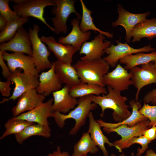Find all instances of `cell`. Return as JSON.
Listing matches in <instances>:
<instances>
[{
  "label": "cell",
  "mask_w": 156,
  "mask_h": 156,
  "mask_svg": "<svg viewBox=\"0 0 156 156\" xmlns=\"http://www.w3.org/2000/svg\"><path fill=\"white\" fill-rule=\"evenodd\" d=\"M154 64V66L156 68V59L153 61Z\"/></svg>",
  "instance_id": "obj_44"
},
{
  "label": "cell",
  "mask_w": 156,
  "mask_h": 156,
  "mask_svg": "<svg viewBox=\"0 0 156 156\" xmlns=\"http://www.w3.org/2000/svg\"><path fill=\"white\" fill-rule=\"evenodd\" d=\"M3 51L0 50V65L2 69V74L4 78L7 79L10 76L11 72L8 66L4 62L3 55Z\"/></svg>",
  "instance_id": "obj_38"
},
{
  "label": "cell",
  "mask_w": 156,
  "mask_h": 156,
  "mask_svg": "<svg viewBox=\"0 0 156 156\" xmlns=\"http://www.w3.org/2000/svg\"><path fill=\"white\" fill-rule=\"evenodd\" d=\"M54 62L55 72L62 83L70 88L81 82L76 70L71 64L57 60Z\"/></svg>",
  "instance_id": "obj_24"
},
{
  "label": "cell",
  "mask_w": 156,
  "mask_h": 156,
  "mask_svg": "<svg viewBox=\"0 0 156 156\" xmlns=\"http://www.w3.org/2000/svg\"><path fill=\"white\" fill-rule=\"evenodd\" d=\"M88 156L87 155H84V156Z\"/></svg>",
  "instance_id": "obj_46"
},
{
  "label": "cell",
  "mask_w": 156,
  "mask_h": 156,
  "mask_svg": "<svg viewBox=\"0 0 156 156\" xmlns=\"http://www.w3.org/2000/svg\"><path fill=\"white\" fill-rule=\"evenodd\" d=\"M133 85L137 89L135 100L138 101L139 93L144 86L156 83V68L153 62L137 66L130 70Z\"/></svg>",
  "instance_id": "obj_10"
},
{
  "label": "cell",
  "mask_w": 156,
  "mask_h": 156,
  "mask_svg": "<svg viewBox=\"0 0 156 156\" xmlns=\"http://www.w3.org/2000/svg\"><path fill=\"white\" fill-rule=\"evenodd\" d=\"M12 82L9 80L5 82L0 81V91L2 96L6 97H9L12 90L10 86Z\"/></svg>",
  "instance_id": "obj_36"
},
{
  "label": "cell",
  "mask_w": 156,
  "mask_h": 156,
  "mask_svg": "<svg viewBox=\"0 0 156 156\" xmlns=\"http://www.w3.org/2000/svg\"><path fill=\"white\" fill-rule=\"evenodd\" d=\"M45 99L44 95L38 94L36 89L26 92L19 98L16 105L12 108L13 117L34 109L43 103Z\"/></svg>",
  "instance_id": "obj_19"
},
{
  "label": "cell",
  "mask_w": 156,
  "mask_h": 156,
  "mask_svg": "<svg viewBox=\"0 0 156 156\" xmlns=\"http://www.w3.org/2000/svg\"><path fill=\"white\" fill-rule=\"evenodd\" d=\"M55 6L51 10L52 14L55 17L51 18L54 32L59 34H64L67 31L66 25L67 20L72 13H74L79 20L81 16L76 10L74 4L76 1L74 0H53Z\"/></svg>",
  "instance_id": "obj_5"
},
{
  "label": "cell",
  "mask_w": 156,
  "mask_h": 156,
  "mask_svg": "<svg viewBox=\"0 0 156 156\" xmlns=\"http://www.w3.org/2000/svg\"><path fill=\"white\" fill-rule=\"evenodd\" d=\"M73 66L76 70L81 82L105 87L104 77L109 72V66L103 58L90 60H80Z\"/></svg>",
  "instance_id": "obj_3"
},
{
  "label": "cell",
  "mask_w": 156,
  "mask_h": 156,
  "mask_svg": "<svg viewBox=\"0 0 156 156\" xmlns=\"http://www.w3.org/2000/svg\"><path fill=\"white\" fill-rule=\"evenodd\" d=\"M34 124V123L25 120L16 119L13 117L8 120L5 125V130L0 138L2 140L10 135L18 133L23 130L28 126Z\"/></svg>",
  "instance_id": "obj_32"
},
{
  "label": "cell",
  "mask_w": 156,
  "mask_h": 156,
  "mask_svg": "<svg viewBox=\"0 0 156 156\" xmlns=\"http://www.w3.org/2000/svg\"><path fill=\"white\" fill-rule=\"evenodd\" d=\"M35 135L49 138L51 136V129L49 126L34 124L28 126L21 132L15 134V137L16 142L22 144L28 138Z\"/></svg>",
  "instance_id": "obj_28"
},
{
  "label": "cell",
  "mask_w": 156,
  "mask_h": 156,
  "mask_svg": "<svg viewBox=\"0 0 156 156\" xmlns=\"http://www.w3.org/2000/svg\"><path fill=\"white\" fill-rule=\"evenodd\" d=\"M149 123L150 121L148 120L140 122L133 126L122 125L114 128H103V129L107 134L114 132L121 136L120 139L115 141L113 144L117 147L119 152L122 153L129 140L133 138L142 135L144 131L149 128Z\"/></svg>",
  "instance_id": "obj_9"
},
{
  "label": "cell",
  "mask_w": 156,
  "mask_h": 156,
  "mask_svg": "<svg viewBox=\"0 0 156 156\" xmlns=\"http://www.w3.org/2000/svg\"><path fill=\"white\" fill-rule=\"evenodd\" d=\"M4 60L7 62L8 66L11 72L17 69H23V73L29 75H37L39 73L36 68L32 57L20 53H9L5 51L2 52Z\"/></svg>",
  "instance_id": "obj_11"
},
{
  "label": "cell",
  "mask_w": 156,
  "mask_h": 156,
  "mask_svg": "<svg viewBox=\"0 0 156 156\" xmlns=\"http://www.w3.org/2000/svg\"><path fill=\"white\" fill-rule=\"evenodd\" d=\"M107 89L108 93L106 95H92L91 101L101 107V116H103L106 109H111L113 111L112 116L114 120L121 122L129 117L131 114L128 109L130 107L129 105L126 103L128 99L126 96H122L121 92L114 90L109 86H107Z\"/></svg>",
  "instance_id": "obj_1"
},
{
  "label": "cell",
  "mask_w": 156,
  "mask_h": 156,
  "mask_svg": "<svg viewBox=\"0 0 156 156\" xmlns=\"http://www.w3.org/2000/svg\"><path fill=\"white\" fill-rule=\"evenodd\" d=\"M89 124L88 132L95 144L102 151L104 156H108L109 153L105 146V144L109 146H114L118 149L113 143L110 142L109 139L105 135L101 129V126L94 118L93 113L91 112L88 117Z\"/></svg>",
  "instance_id": "obj_22"
},
{
  "label": "cell",
  "mask_w": 156,
  "mask_h": 156,
  "mask_svg": "<svg viewBox=\"0 0 156 156\" xmlns=\"http://www.w3.org/2000/svg\"><path fill=\"white\" fill-rule=\"evenodd\" d=\"M41 41L46 44L48 49L52 51L57 60L62 62L71 64L73 57L77 51L74 47L69 44H64L56 42L55 38L50 36H42Z\"/></svg>",
  "instance_id": "obj_17"
},
{
  "label": "cell",
  "mask_w": 156,
  "mask_h": 156,
  "mask_svg": "<svg viewBox=\"0 0 156 156\" xmlns=\"http://www.w3.org/2000/svg\"><path fill=\"white\" fill-rule=\"evenodd\" d=\"M152 141L149 140L143 135L135 137L129 140L127 143L125 148H128L135 144H138L141 146V148L138 147L136 156H141L147 149L149 144Z\"/></svg>",
  "instance_id": "obj_34"
},
{
  "label": "cell",
  "mask_w": 156,
  "mask_h": 156,
  "mask_svg": "<svg viewBox=\"0 0 156 156\" xmlns=\"http://www.w3.org/2000/svg\"><path fill=\"white\" fill-rule=\"evenodd\" d=\"M70 88L65 85L60 90L53 92V102L52 112L66 114L74 109L77 105V100L70 93Z\"/></svg>",
  "instance_id": "obj_20"
},
{
  "label": "cell",
  "mask_w": 156,
  "mask_h": 156,
  "mask_svg": "<svg viewBox=\"0 0 156 156\" xmlns=\"http://www.w3.org/2000/svg\"><path fill=\"white\" fill-rule=\"evenodd\" d=\"M117 44L115 45L112 44L106 48L104 51L108 55L103 59L111 67H115L118 61L123 57L128 55L140 52H152L155 51V49L148 45L138 49H135L130 46L127 43H122L119 40H116Z\"/></svg>",
  "instance_id": "obj_8"
},
{
  "label": "cell",
  "mask_w": 156,
  "mask_h": 156,
  "mask_svg": "<svg viewBox=\"0 0 156 156\" xmlns=\"http://www.w3.org/2000/svg\"><path fill=\"white\" fill-rule=\"evenodd\" d=\"M156 59V51H155L148 53L140 52L135 54H130L121 59L119 62L125 65L124 68L125 69L130 70L138 65L153 62Z\"/></svg>",
  "instance_id": "obj_26"
},
{
  "label": "cell",
  "mask_w": 156,
  "mask_h": 156,
  "mask_svg": "<svg viewBox=\"0 0 156 156\" xmlns=\"http://www.w3.org/2000/svg\"><path fill=\"white\" fill-rule=\"evenodd\" d=\"M110 156H125L124 154L122 153V154H120L118 155L117 156L114 153L111 154Z\"/></svg>",
  "instance_id": "obj_43"
},
{
  "label": "cell",
  "mask_w": 156,
  "mask_h": 156,
  "mask_svg": "<svg viewBox=\"0 0 156 156\" xmlns=\"http://www.w3.org/2000/svg\"><path fill=\"white\" fill-rule=\"evenodd\" d=\"M47 156H70L69 153L67 151H63L62 152L60 146H58L56 151L52 153L48 154Z\"/></svg>",
  "instance_id": "obj_40"
},
{
  "label": "cell",
  "mask_w": 156,
  "mask_h": 156,
  "mask_svg": "<svg viewBox=\"0 0 156 156\" xmlns=\"http://www.w3.org/2000/svg\"><path fill=\"white\" fill-rule=\"evenodd\" d=\"M90 95L79 98L77 100V106L66 114L57 112H52L51 117H53L58 127L63 129L65 125V121L68 119H73L75 121L73 127L70 130L69 134L75 135L86 123L90 112L96 109L97 105L93 103Z\"/></svg>",
  "instance_id": "obj_2"
},
{
  "label": "cell",
  "mask_w": 156,
  "mask_h": 156,
  "mask_svg": "<svg viewBox=\"0 0 156 156\" xmlns=\"http://www.w3.org/2000/svg\"><path fill=\"white\" fill-rule=\"evenodd\" d=\"M144 156H156V153L151 149L148 150Z\"/></svg>",
  "instance_id": "obj_42"
},
{
  "label": "cell",
  "mask_w": 156,
  "mask_h": 156,
  "mask_svg": "<svg viewBox=\"0 0 156 156\" xmlns=\"http://www.w3.org/2000/svg\"><path fill=\"white\" fill-rule=\"evenodd\" d=\"M70 93L72 96L76 98L90 95L98 96L106 94L108 91L104 87L98 85L81 82L70 88Z\"/></svg>",
  "instance_id": "obj_27"
},
{
  "label": "cell",
  "mask_w": 156,
  "mask_h": 156,
  "mask_svg": "<svg viewBox=\"0 0 156 156\" xmlns=\"http://www.w3.org/2000/svg\"><path fill=\"white\" fill-rule=\"evenodd\" d=\"M132 42L139 41L142 38L151 40L156 37V18L146 19L135 26L131 33Z\"/></svg>",
  "instance_id": "obj_25"
},
{
  "label": "cell",
  "mask_w": 156,
  "mask_h": 156,
  "mask_svg": "<svg viewBox=\"0 0 156 156\" xmlns=\"http://www.w3.org/2000/svg\"><path fill=\"white\" fill-rule=\"evenodd\" d=\"M139 112L150 121L149 128L153 125H156V105H151L144 103Z\"/></svg>",
  "instance_id": "obj_35"
},
{
  "label": "cell",
  "mask_w": 156,
  "mask_h": 156,
  "mask_svg": "<svg viewBox=\"0 0 156 156\" xmlns=\"http://www.w3.org/2000/svg\"><path fill=\"white\" fill-rule=\"evenodd\" d=\"M105 38V36L99 33L91 41L83 43L79 54L85 55L81 57L80 60H90L102 58L105 53V49L112 44L110 41L106 40L104 42Z\"/></svg>",
  "instance_id": "obj_14"
},
{
  "label": "cell",
  "mask_w": 156,
  "mask_h": 156,
  "mask_svg": "<svg viewBox=\"0 0 156 156\" xmlns=\"http://www.w3.org/2000/svg\"><path fill=\"white\" fill-rule=\"evenodd\" d=\"M0 49L3 51L25 53L32 56L31 44L28 32L23 26L21 27L10 40L6 43H1Z\"/></svg>",
  "instance_id": "obj_15"
},
{
  "label": "cell",
  "mask_w": 156,
  "mask_h": 156,
  "mask_svg": "<svg viewBox=\"0 0 156 156\" xmlns=\"http://www.w3.org/2000/svg\"><path fill=\"white\" fill-rule=\"evenodd\" d=\"M15 4L13 6L14 11L20 17L31 16L40 20L52 31L53 27L46 22L44 17V10L49 6H55L53 0H13Z\"/></svg>",
  "instance_id": "obj_4"
},
{
  "label": "cell",
  "mask_w": 156,
  "mask_h": 156,
  "mask_svg": "<svg viewBox=\"0 0 156 156\" xmlns=\"http://www.w3.org/2000/svg\"><path fill=\"white\" fill-rule=\"evenodd\" d=\"M8 0H0V15L5 18L8 23L14 21L19 17L16 12L11 9Z\"/></svg>",
  "instance_id": "obj_33"
},
{
  "label": "cell",
  "mask_w": 156,
  "mask_h": 156,
  "mask_svg": "<svg viewBox=\"0 0 156 156\" xmlns=\"http://www.w3.org/2000/svg\"><path fill=\"white\" fill-rule=\"evenodd\" d=\"M117 12L119 13L118 18L112 23V27L120 25L123 27L126 33L125 39L127 43H130L133 28L137 24L146 19L150 12L148 11L142 13H133L126 10L120 4L118 5Z\"/></svg>",
  "instance_id": "obj_12"
},
{
  "label": "cell",
  "mask_w": 156,
  "mask_h": 156,
  "mask_svg": "<svg viewBox=\"0 0 156 156\" xmlns=\"http://www.w3.org/2000/svg\"><path fill=\"white\" fill-rule=\"evenodd\" d=\"M99 151L98 147L87 131L83 134L79 140L74 145L72 156H83L87 155L88 153L95 154Z\"/></svg>",
  "instance_id": "obj_29"
},
{
  "label": "cell",
  "mask_w": 156,
  "mask_h": 156,
  "mask_svg": "<svg viewBox=\"0 0 156 156\" xmlns=\"http://www.w3.org/2000/svg\"><path fill=\"white\" fill-rule=\"evenodd\" d=\"M80 23L79 20L77 18L72 19L71 22L72 27L71 31L66 36L59 38L58 42L72 46L77 51H79L83 44L90 39L91 34L90 31L83 32L80 28Z\"/></svg>",
  "instance_id": "obj_21"
},
{
  "label": "cell",
  "mask_w": 156,
  "mask_h": 156,
  "mask_svg": "<svg viewBox=\"0 0 156 156\" xmlns=\"http://www.w3.org/2000/svg\"><path fill=\"white\" fill-rule=\"evenodd\" d=\"M82 9V15L79 24L81 30L86 32L90 30H92L96 33L99 32L109 38H112L113 35L108 32L103 31L97 28L94 25L91 14L93 12L86 7L82 0H80Z\"/></svg>",
  "instance_id": "obj_30"
},
{
  "label": "cell",
  "mask_w": 156,
  "mask_h": 156,
  "mask_svg": "<svg viewBox=\"0 0 156 156\" xmlns=\"http://www.w3.org/2000/svg\"><path fill=\"white\" fill-rule=\"evenodd\" d=\"M142 135L152 141L156 139V125H153L144 131Z\"/></svg>",
  "instance_id": "obj_39"
},
{
  "label": "cell",
  "mask_w": 156,
  "mask_h": 156,
  "mask_svg": "<svg viewBox=\"0 0 156 156\" xmlns=\"http://www.w3.org/2000/svg\"><path fill=\"white\" fill-rule=\"evenodd\" d=\"M129 104L132 109L131 114L129 117L123 121L116 123H112L106 122L100 119L97 120V121L101 127L112 129L116 128L122 125H127L129 127L133 126L140 122L148 120L139 112V110L142 107L141 103L139 101L132 99L129 102Z\"/></svg>",
  "instance_id": "obj_23"
},
{
  "label": "cell",
  "mask_w": 156,
  "mask_h": 156,
  "mask_svg": "<svg viewBox=\"0 0 156 156\" xmlns=\"http://www.w3.org/2000/svg\"><path fill=\"white\" fill-rule=\"evenodd\" d=\"M52 63L49 70L42 72L39 75V85L36 88L38 94L45 97L62 88V83L55 72L54 62Z\"/></svg>",
  "instance_id": "obj_18"
},
{
  "label": "cell",
  "mask_w": 156,
  "mask_h": 156,
  "mask_svg": "<svg viewBox=\"0 0 156 156\" xmlns=\"http://www.w3.org/2000/svg\"><path fill=\"white\" fill-rule=\"evenodd\" d=\"M8 24V22L7 20L0 15V31L1 32L4 29Z\"/></svg>",
  "instance_id": "obj_41"
},
{
  "label": "cell",
  "mask_w": 156,
  "mask_h": 156,
  "mask_svg": "<svg viewBox=\"0 0 156 156\" xmlns=\"http://www.w3.org/2000/svg\"><path fill=\"white\" fill-rule=\"evenodd\" d=\"M103 81L105 86L120 92L128 90L132 85L130 73L120 64H117L114 69L104 76Z\"/></svg>",
  "instance_id": "obj_13"
},
{
  "label": "cell",
  "mask_w": 156,
  "mask_h": 156,
  "mask_svg": "<svg viewBox=\"0 0 156 156\" xmlns=\"http://www.w3.org/2000/svg\"><path fill=\"white\" fill-rule=\"evenodd\" d=\"M22 69L18 68L11 72L9 80L15 84L12 95L9 98H4L0 102L3 103L10 100L14 101L19 98L23 94L30 90L36 89L39 83V75H29L21 73Z\"/></svg>",
  "instance_id": "obj_7"
},
{
  "label": "cell",
  "mask_w": 156,
  "mask_h": 156,
  "mask_svg": "<svg viewBox=\"0 0 156 156\" xmlns=\"http://www.w3.org/2000/svg\"><path fill=\"white\" fill-rule=\"evenodd\" d=\"M144 103H151L153 105H156V89H153L148 92L143 98Z\"/></svg>",
  "instance_id": "obj_37"
},
{
  "label": "cell",
  "mask_w": 156,
  "mask_h": 156,
  "mask_svg": "<svg viewBox=\"0 0 156 156\" xmlns=\"http://www.w3.org/2000/svg\"><path fill=\"white\" fill-rule=\"evenodd\" d=\"M28 17H20L17 19L8 23L6 27L0 34V42L9 41L14 36L18 29L28 22Z\"/></svg>",
  "instance_id": "obj_31"
},
{
  "label": "cell",
  "mask_w": 156,
  "mask_h": 156,
  "mask_svg": "<svg viewBox=\"0 0 156 156\" xmlns=\"http://www.w3.org/2000/svg\"><path fill=\"white\" fill-rule=\"evenodd\" d=\"M53 102V98H51L34 109L13 117L15 119H22L29 122L49 126L48 118L51 117V107Z\"/></svg>",
  "instance_id": "obj_16"
},
{
  "label": "cell",
  "mask_w": 156,
  "mask_h": 156,
  "mask_svg": "<svg viewBox=\"0 0 156 156\" xmlns=\"http://www.w3.org/2000/svg\"><path fill=\"white\" fill-rule=\"evenodd\" d=\"M39 29L38 25L34 24L33 28H30L28 31L31 44L32 57L39 73L41 71L50 69L52 65L48 58L51 55V51L48 49L38 36Z\"/></svg>",
  "instance_id": "obj_6"
},
{
  "label": "cell",
  "mask_w": 156,
  "mask_h": 156,
  "mask_svg": "<svg viewBox=\"0 0 156 156\" xmlns=\"http://www.w3.org/2000/svg\"><path fill=\"white\" fill-rule=\"evenodd\" d=\"M131 156H136L134 154V152H132L131 154Z\"/></svg>",
  "instance_id": "obj_45"
}]
</instances>
